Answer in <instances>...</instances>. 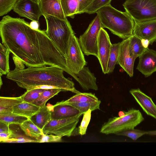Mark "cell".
<instances>
[{
	"label": "cell",
	"mask_w": 156,
	"mask_h": 156,
	"mask_svg": "<svg viewBox=\"0 0 156 156\" xmlns=\"http://www.w3.org/2000/svg\"><path fill=\"white\" fill-rule=\"evenodd\" d=\"M0 35L2 44L28 67L55 66L69 71L65 58L45 31L32 29L23 19L4 16Z\"/></svg>",
	"instance_id": "cell-1"
},
{
	"label": "cell",
	"mask_w": 156,
	"mask_h": 156,
	"mask_svg": "<svg viewBox=\"0 0 156 156\" xmlns=\"http://www.w3.org/2000/svg\"><path fill=\"white\" fill-rule=\"evenodd\" d=\"M64 71L55 66L29 67L22 70L10 71L6 78L27 90L56 88L62 91L80 93L75 88L74 83L64 76Z\"/></svg>",
	"instance_id": "cell-2"
},
{
	"label": "cell",
	"mask_w": 156,
	"mask_h": 156,
	"mask_svg": "<svg viewBox=\"0 0 156 156\" xmlns=\"http://www.w3.org/2000/svg\"><path fill=\"white\" fill-rule=\"evenodd\" d=\"M100 19L102 28H107L120 38L125 40L133 35L135 21L126 12L120 11L109 5L96 13Z\"/></svg>",
	"instance_id": "cell-3"
},
{
	"label": "cell",
	"mask_w": 156,
	"mask_h": 156,
	"mask_svg": "<svg viewBox=\"0 0 156 156\" xmlns=\"http://www.w3.org/2000/svg\"><path fill=\"white\" fill-rule=\"evenodd\" d=\"M44 16L47 24L46 34L65 58L70 37L74 33L70 23L67 19L62 20L49 15Z\"/></svg>",
	"instance_id": "cell-4"
},
{
	"label": "cell",
	"mask_w": 156,
	"mask_h": 156,
	"mask_svg": "<svg viewBox=\"0 0 156 156\" xmlns=\"http://www.w3.org/2000/svg\"><path fill=\"white\" fill-rule=\"evenodd\" d=\"M124 116L109 119L102 126L100 132L105 134H115L124 130L134 129L144 120L138 110L132 108L125 112Z\"/></svg>",
	"instance_id": "cell-5"
},
{
	"label": "cell",
	"mask_w": 156,
	"mask_h": 156,
	"mask_svg": "<svg viewBox=\"0 0 156 156\" xmlns=\"http://www.w3.org/2000/svg\"><path fill=\"white\" fill-rule=\"evenodd\" d=\"M123 6L135 22L156 19V0H126Z\"/></svg>",
	"instance_id": "cell-6"
},
{
	"label": "cell",
	"mask_w": 156,
	"mask_h": 156,
	"mask_svg": "<svg viewBox=\"0 0 156 156\" xmlns=\"http://www.w3.org/2000/svg\"><path fill=\"white\" fill-rule=\"evenodd\" d=\"M83 114L70 118L58 120L51 119L42 130L44 134H52L61 137L75 136L79 134L76 127L80 118Z\"/></svg>",
	"instance_id": "cell-7"
},
{
	"label": "cell",
	"mask_w": 156,
	"mask_h": 156,
	"mask_svg": "<svg viewBox=\"0 0 156 156\" xmlns=\"http://www.w3.org/2000/svg\"><path fill=\"white\" fill-rule=\"evenodd\" d=\"M101 28L100 19L97 14L79 39L82 50L85 55H92L98 57V39Z\"/></svg>",
	"instance_id": "cell-8"
},
{
	"label": "cell",
	"mask_w": 156,
	"mask_h": 156,
	"mask_svg": "<svg viewBox=\"0 0 156 156\" xmlns=\"http://www.w3.org/2000/svg\"><path fill=\"white\" fill-rule=\"evenodd\" d=\"M65 59L68 68L75 73H78L86 65L79 39L74 33L70 37Z\"/></svg>",
	"instance_id": "cell-9"
},
{
	"label": "cell",
	"mask_w": 156,
	"mask_h": 156,
	"mask_svg": "<svg viewBox=\"0 0 156 156\" xmlns=\"http://www.w3.org/2000/svg\"><path fill=\"white\" fill-rule=\"evenodd\" d=\"M13 10L21 17L32 21H38L42 15L39 5V0H17Z\"/></svg>",
	"instance_id": "cell-10"
},
{
	"label": "cell",
	"mask_w": 156,
	"mask_h": 156,
	"mask_svg": "<svg viewBox=\"0 0 156 156\" xmlns=\"http://www.w3.org/2000/svg\"><path fill=\"white\" fill-rule=\"evenodd\" d=\"M112 44L108 33L102 28L98 37L97 58L102 72L105 74L107 73V68Z\"/></svg>",
	"instance_id": "cell-11"
},
{
	"label": "cell",
	"mask_w": 156,
	"mask_h": 156,
	"mask_svg": "<svg viewBox=\"0 0 156 156\" xmlns=\"http://www.w3.org/2000/svg\"><path fill=\"white\" fill-rule=\"evenodd\" d=\"M129 37L120 42L117 64L132 77L133 76L134 64L136 58L131 56L129 53Z\"/></svg>",
	"instance_id": "cell-12"
},
{
	"label": "cell",
	"mask_w": 156,
	"mask_h": 156,
	"mask_svg": "<svg viewBox=\"0 0 156 156\" xmlns=\"http://www.w3.org/2000/svg\"><path fill=\"white\" fill-rule=\"evenodd\" d=\"M133 35L140 39L148 40L152 44L156 41V19L135 22Z\"/></svg>",
	"instance_id": "cell-13"
},
{
	"label": "cell",
	"mask_w": 156,
	"mask_h": 156,
	"mask_svg": "<svg viewBox=\"0 0 156 156\" xmlns=\"http://www.w3.org/2000/svg\"><path fill=\"white\" fill-rule=\"evenodd\" d=\"M136 69L145 77L156 71V51L148 48L139 57Z\"/></svg>",
	"instance_id": "cell-14"
},
{
	"label": "cell",
	"mask_w": 156,
	"mask_h": 156,
	"mask_svg": "<svg viewBox=\"0 0 156 156\" xmlns=\"http://www.w3.org/2000/svg\"><path fill=\"white\" fill-rule=\"evenodd\" d=\"M129 92L144 112L147 115L156 119V105L151 98L139 88L132 89Z\"/></svg>",
	"instance_id": "cell-15"
},
{
	"label": "cell",
	"mask_w": 156,
	"mask_h": 156,
	"mask_svg": "<svg viewBox=\"0 0 156 156\" xmlns=\"http://www.w3.org/2000/svg\"><path fill=\"white\" fill-rule=\"evenodd\" d=\"M39 5L43 16L49 15L62 20L67 19L64 13L60 0H39Z\"/></svg>",
	"instance_id": "cell-16"
},
{
	"label": "cell",
	"mask_w": 156,
	"mask_h": 156,
	"mask_svg": "<svg viewBox=\"0 0 156 156\" xmlns=\"http://www.w3.org/2000/svg\"><path fill=\"white\" fill-rule=\"evenodd\" d=\"M52 119L58 120L76 116L81 113L75 107L57 102L51 108Z\"/></svg>",
	"instance_id": "cell-17"
},
{
	"label": "cell",
	"mask_w": 156,
	"mask_h": 156,
	"mask_svg": "<svg viewBox=\"0 0 156 156\" xmlns=\"http://www.w3.org/2000/svg\"><path fill=\"white\" fill-rule=\"evenodd\" d=\"M52 105L48 104L41 107L39 110L30 119L37 126L42 130L45 126L52 119Z\"/></svg>",
	"instance_id": "cell-18"
},
{
	"label": "cell",
	"mask_w": 156,
	"mask_h": 156,
	"mask_svg": "<svg viewBox=\"0 0 156 156\" xmlns=\"http://www.w3.org/2000/svg\"><path fill=\"white\" fill-rule=\"evenodd\" d=\"M23 101L21 96L16 97H0V115L13 113L14 107Z\"/></svg>",
	"instance_id": "cell-19"
},
{
	"label": "cell",
	"mask_w": 156,
	"mask_h": 156,
	"mask_svg": "<svg viewBox=\"0 0 156 156\" xmlns=\"http://www.w3.org/2000/svg\"><path fill=\"white\" fill-rule=\"evenodd\" d=\"M40 108L32 103L23 101L14 107L13 113L30 119L36 113Z\"/></svg>",
	"instance_id": "cell-20"
},
{
	"label": "cell",
	"mask_w": 156,
	"mask_h": 156,
	"mask_svg": "<svg viewBox=\"0 0 156 156\" xmlns=\"http://www.w3.org/2000/svg\"><path fill=\"white\" fill-rule=\"evenodd\" d=\"M25 134L28 136L36 139L44 134L42 130L39 128L30 119L20 125Z\"/></svg>",
	"instance_id": "cell-21"
},
{
	"label": "cell",
	"mask_w": 156,
	"mask_h": 156,
	"mask_svg": "<svg viewBox=\"0 0 156 156\" xmlns=\"http://www.w3.org/2000/svg\"><path fill=\"white\" fill-rule=\"evenodd\" d=\"M11 52L2 44H0V75H7L10 72L9 58Z\"/></svg>",
	"instance_id": "cell-22"
},
{
	"label": "cell",
	"mask_w": 156,
	"mask_h": 156,
	"mask_svg": "<svg viewBox=\"0 0 156 156\" xmlns=\"http://www.w3.org/2000/svg\"><path fill=\"white\" fill-rule=\"evenodd\" d=\"M61 5L66 17H74L78 14L79 4L77 0H60Z\"/></svg>",
	"instance_id": "cell-23"
},
{
	"label": "cell",
	"mask_w": 156,
	"mask_h": 156,
	"mask_svg": "<svg viewBox=\"0 0 156 156\" xmlns=\"http://www.w3.org/2000/svg\"><path fill=\"white\" fill-rule=\"evenodd\" d=\"M129 38V53L131 56L136 58L142 54L147 48L143 46L141 39L136 36L133 35Z\"/></svg>",
	"instance_id": "cell-24"
},
{
	"label": "cell",
	"mask_w": 156,
	"mask_h": 156,
	"mask_svg": "<svg viewBox=\"0 0 156 156\" xmlns=\"http://www.w3.org/2000/svg\"><path fill=\"white\" fill-rule=\"evenodd\" d=\"M61 91L62 90L59 88L46 89L32 104L40 107H42L46 105V103L48 100Z\"/></svg>",
	"instance_id": "cell-25"
},
{
	"label": "cell",
	"mask_w": 156,
	"mask_h": 156,
	"mask_svg": "<svg viewBox=\"0 0 156 156\" xmlns=\"http://www.w3.org/2000/svg\"><path fill=\"white\" fill-rule=\"evenodd\" d=\"M58 102L59 104H67L72 106L78 109L80 113L83 114L89 109H90L92 111L99 109L101 102L99 100L97 101L90 102H73L66 103H62L60 102Z\"/></svg>",
	"instance_id": "cell-26"
},
{
	"label": "cell",
	"mask_w": 156,
	"mask_h": 156,
	"mask_svg": "<svg viewBox=\"0 0 156 156\" xmlns=\"http://www.w3.org/2000/svg\"><path fill=\"white\" fill-rule=\"evenodd\" d=\"M99 100L94 94L90 93H81L76 94L75 95L66 101H62V103L73 102H95Z\"/></svg>",
	"instance_id": "cell-27"
},
{
	"label": "cell",
	"mask_w": 156,
	"mask_h": 156,
	"mask_svg": "<svg viewBox=\"0 0 156 156\" xmlns=\"http://www.w3.org/2000/svg\"><path fill=\"white\" fill-rule=\"evenodd\" d=\"M120 42L112 44L107 68V73H112L117 63Z\"/></svg>",
	"instance_id": "cell-28"
},
{
	"label": "cell",
	"mask_w": 156,
	"mask_h": 156,
	"mask_svg": "<svg viewBox=\"0 0 156 156\" xmlns=\"http://www.w3.org/2000/svg\"><path fill=\"white\" fill-rule=\"evenodd\" d=\"M28 119L26 117L13 113L8 114L0 115V121L9 125L12 124L20 125Z\"/></svg>",
	"instance_id": "cell-29"
},
{
	"label": "cell",
	"mask_w": 156,
	"mask_h": 156,
	"mask_svg": "<svg viewBox=\"0 0 156 156\" xmlns=\"http://www.w3.org/2000/svg\"><path fill=\"white\" fill-rule=\"evenodd\" d=\"M112 0H93L90 5L86 8L83 12L89 14H92L96 12L101 8L110 5Z\"/></svg>",
	"instance_id": "cell-30"
},
{
	"label": "cell",
	"mask_w": 156,
	"mask_h": 156,
	"mask_svg": "<svg viewBox=\"0 0 156 156\" xmlns=\"http://www.w3.org/2000/svg\"><path fill=\"white\" fill-rule=\"evenodd\" d=\"M36 143L38 142L36 139L27 135L24 136L12 132L9 138L5 143Z\"/></svg>",
	"instance_id": "cell-31"
},
{
	"label": "cell",
	"mask_w": 156,
	"mask_h": 156,
	"mask_svg": "<svg viewBox=\"0 0 156 156\" xmlns=\"http://www.w3.org/2000/svg\"><path fill=\"white\" fill-rule=\"evenodd\" d=\"M46 89L36 88L27 91L22 95L23 101L32 103L36 100Z\"/></svg>",
	"instance_id": "cell-32"
},
{
	"label": "cell",
	"mask_w": 156,
	"mask_h": 156,
	"mask_svg": "<svg viewBox=\"0 0 156 156\" xmlns=\"http://www.w3.org/2000/svg\"><path fill=\"white\" fill-rule=\"evenodd\" d=\"M147 134V131L134 129H127L116 133L117 135L129 137L134 140Z\"/></svg>",
	"instance_id": "cell-33"
},
{
	"label": "cell",
	"mask_w": 156,
	"mask_h": 156,
	"mask_svg": "<svg viewBox=\"0 0 156 156\" xmlns=\"http://www.w3.org/2000/svg\"><path fill=\"white\" fill-rule=\"evenodd\" d=\"M91 112L90 109H89L83 114L82 121L80 125L78 128L79 135H83L86 134L88 126L90 120Z\"/></svg>",
	"instance_id": "cell-34"
},
{
	"label": "cell",
	"mask_w": 156,
	"mask_h": 156,
	"mask_svg": "<svg viewBox=\"0 0 156 156\" xmlns=\"http://www.w3.org/2000/svg\"><path fill=\"white\" fill-rule=\"evenodd\" d=\"M17 0H0V16L6 14L12 9Z\"/></svg>",
	"instance_id": "cell-35"
},
{
	"label": "cell",
	"mask_w": 156,
	"mask_h": 156,
	"mask_svg": "<svg viewBox=\"0 0 156 156\" xmlns=\"http://www.w3.org/2000/svg\"><path fill=\"white\" fill-rule=\"evenodd\" d=\"M62 137L52 134H43L36 139L38 142H61Z\"/></svg>",
	"instance_id": "cell-36"
},
{
	"label": "cell",
	"mask_w": 156,
	"mask_h": 156,
	"mask_svg": "<svg viewBox=\"0 0 156 156\" xmlns=\"http://www.w3.org/2000/svg\"><path fill=\"white\" fill-rule=\"evenodd\" d=\"M93 0H77L79 8L78 14L83 13L84 10L91 3Z\"/></svg>",
	"instance_id": "cell-37"
},
{
	"label": "cell",
	"mask_w": 156,
	"mask_h": 156,
	"mask_svg": "<svg viewBox=\"0 0 156 156\" xmlns=\"http://www.w3.org/2000/svg\"><path fill=\"white\" fill-rule=\"evenodd\" d=\"M13 59L15 65V69L20 70L24 69V64L20 59L14 56L13 57Z\"/></svg>",
	"instance_id": "cell-38"
},
{
	"label": "cell",
	"mask_w": 156,
	"mask_h": 156,
	"mask_svg": "<svg viewBox=\"0 0 156 156\" xmlns=\"http://www.w3.org/2000/svg\"><path fill=\"white\" fill-rule=\"evenodd\" d=\"M13 131L11 130L9 132L0 133V142L5 143L10 137Z\"/></svg>",
	"instance_id": "cell-39"
},
{
	"label": "cell",
	"mask_w": 156,
	"mask_h": 156,
	"mask_svg": "<svg viewBox=\"0 0 156 156\" xmlns=\"http://www.w3.org/2000/svg\"><path fill=\"white\" fill-rule=\"evenodd\" d=\"M10 125L0 121V133L9 132L11 130L10 129Z\"/></svg>",
	"instance_id": "cell-40"
},
{
	"label": "cell",
	"mask_w": 156,
	"mask_h": 156,
	"mask_svg": "<svg viewBox=\"0 0 156 156\" xmlns=\"http://www.w3.org/2000/svg\"><path fill=\"white\" fill-rule=\"evenodd\" d=\"M30 27L35 30L39 29V24L38 21H32L30 23Z\"/></svg>",
	"instance_id": "cell-41"
},
{
	"label": "cell",
	"mask_w": 156,
	"mask_h": 156,
	"mask_svg": "<svg viewBox=\"0 0 156 156\" xmlns=\"http://www.w3.org/2000/svg\"><path fill=\"white\" fill-rule=\"evenodd\" d=\"M141 42L143 46L145 48H147L150 44L149 41L147 39H141Z\"/></svg>",
	"instance_id": "cell-42"
},
{
	"label": "cell",
	"mask_w": 156,
	"mask_h": 156,
	"mask_svg": "<svg viewBox=\"0 0 156 156\" xmlns=\"http://www.w3.org/2000/svg\"><path fill=\"white\" fill-rule=\"evenodd\" d=\"M151 136L156 135V130L147 131V134Z\"/></svg>",
	"instance_id": "cell-43"
},
{
	"label": "cell",
	"mask_w": 156,
	"mask_h": 156,
	"mask_svg": "<svg viewBox=\"0 0 156 156\" xmlns=\"http://www.w3.org/2000/svg\"><path fill=\"white\" fill-rule=\"evenodd\" d=\"M125 115L124 111H121L119 112L118 115L119 117H121L124 116Z\"/></svg>",
	"instance_id": "cell-44"
},
{
	"label": "cell",
	"mask_w": 156,
	"mask_h": 156,
	"mask_svg": "<svg viewBox=\"0 0 156 156\" xmlns=\"http://www.w3.org/2000/svg\"><path fill=\"white\" fill-rule=\"evenodd\" d=\"M0 87H1L2 85V78H1V76H2L0 75Z\"/></svg>",
	"instance_id": "cell-45"
}]
</instances>
